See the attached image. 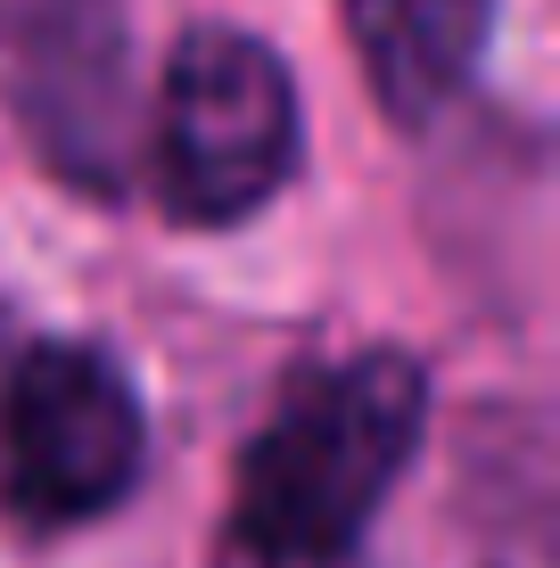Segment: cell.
I'll return each instance as SVG.
<instances>
[{
	"instance_id": "obj_1",
	"label": "cell",
	"mask_w": 560,
	"mask_h": 568,
	"mask_svg": "<svg viewBox=\"0 0 560 568\" xmlns=\"http://www.w3.org/2000/svg\"><path fill=\"white\" fill-rule=\"evenodd\" d=\"M420 428H429V379L396 346L297 371L281 413L240 454L223 544L264 560H355Z\"/></svg>"
},
{
	"instance_id": "obj_2",
	"label": "cell",
	"mask_w": 560,
	"mask_h": 568,
	"mask_svg": "<svg viewBox=\"0 0 560 568\" xmlns=\"http://www.w3.org/2000/svg\"><path fill=\"white\" fill-rule=\"evenodd\" d=\"M149 190L165 223L231 231L264 214L305 165V100L281 50L240 26H190L149 115Z\"/></svg>"
},
{
	"instance_id": "obj_3",
	"label": "cell",
	"mask_w": 560,
	"mask_h": 568,
	"mask_svg": "<svg viewBox=\"0 0 560 568\" xmlns=\"http://www.w3.org/2000/svg\"><path fill=\"white\" fill-rule=\"evenodd\" d=\"M149 413L132 371L91 338H33L0 379V495L33 536L108 519L141 486Z\"/></svg>"
},
{
	"instance_id": "obj_4",
	"label": "cell",
	"mask_w": 560,
	"mask_h": 568,
	"mask_svg": "<svg viewBox=\"0 0 560 568\" xmlns=\"http://www.w3.org/2000/svg\"><path fill=\"white\" fill-rule=\"evenodd\" d=\"M0 108L83 199H124L141 156V67L124 0H0Z\"/></svg>"
},
{
	"instance_id": "obj_5",
	"label": "cell",
	"mask_w": 560,
	"mask_h": 568,
	"mask_svg": "<svg viewBox=\"0 0 560 568\" xmlns=\"http://www.w3.org/2000/svg\"><path fill=\"white\" fill-rule=\"evenodd\" d=\"M338 9L379 115L404 132H429L478 83V58L495 42V0H338Z\"/></svg>"
},
{
	"instance_id": "obj_6",
	"label": "cell",
	"mask_w": 560,
	"mask_h": 568,
	"mask_svg": "<svg viewBox=\"0 0 560 568\" xmlns=\"http://www.w3.org/2000/svg\"><path fill=\"white\" fill-rule=\"evenodd\" d=\"M215 568H363V560H264V552H231V544H223Z\"/></svg>"
}]
</instances>
